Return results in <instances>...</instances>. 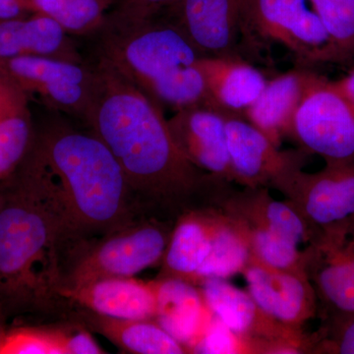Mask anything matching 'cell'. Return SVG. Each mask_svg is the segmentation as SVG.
<instances>
[{
	"mask_svg": "<svg viewBox=\"0 0 354 354\" xmlns=\"http://www.w3.org/2000/svg\"><path fill=\"white\" fill-rule=\"evenodd\" d=\"M86 128L116 158L147 213L177 216L208 195L215 176L187 160L169 131L164 109L100 58Z\"/></svg>",
	"mask_w": 354,
	"mask_h": 354,
	"instance_id": "6da1fadb",
	"label": "cell"
},
{
	"mask_svg": "<svg viewBox=\"0 0 354 354\" xmlns=\"http://www.w3.org/2000/svg\"><path fill=\"white\" fill-rule=\"evenodd\" d=\"M36 125L23 167L50 193L76 239H94L147 213L116 158L90 129L62 113Z\"/></svg>",
	"mask_w": 354,
	"mask_h": 354,
	"instance_id": "7a4b0ae2",
	"label": "cell"
},
{
	"mask_svg": "<svg viewBox=\"0 0 354 354\" xmlns=\"http://www.w3.org/2000/svg\"><path fill=\"white\" fill-rule=\"evenodd\" d=\"M0 191V302L6 313L67 315L62 260L75 235L50 193L22 165Z\"/></svg>",
	"mask_w": 354,
	"mask_h": 354,
	"instance_id": "3957f363",
	"label": "cell"
},
{
	"mask_svg": "<svg viewBox=\"0 0 354 354\" xmlns=\"http://www.w3.org/2000/svg\"><path fill=\"white\" fill-rule=\"evenodd\" d=\"M86 39L90 57L106 62L162 109L211 108L200 68L205 55L162 14L133 22L104 19Z\"/></svg>",
	"mask_w": 354,
	"mask_h": 354,
	"instance_id": "277c9868",
	"label": "cell"
},
{
	"mask_svg": "<svg viewBox=\"0 0 354 354\" xmlns=\"http://www.w3.org/2000/svg\"><path fill=\"white\" fill-rule=\"evenodd\" d=\"M176 220L144 214L101 236L70 242L62 254L60 291L97 279L134 277L162 264Z\"/></svg>",
	"mask_w": 354,
	"mask_h": 354,
	"instance_id": "5b68a950",
	"label": "cell"
},
{
	"mask_svg": "<svg viewBox=\"0 0 354 354\" xmlns=\"http://www.w3.org/2000/svg\"><path fill=\"white\" fill-rule=\"evenodd\" d=\"M274 44L290 51L297 66L337 64L309 0H242L239 48L252 55Z\"/></svg>",
	"mask_w": 354,
	"mask_h": 354,
	"instance_id": "8992f818",
	"label": "cell"
},
{
	"mask_svg": "<svg viewBox=\"0 0 354 354\" xmlns=\"http://www.w3.org/2000/svg\"><path fill=\"white\" fill-rule=\"evenodd\" d=\"M0 78L37 97L51 111L85 125L97 83L92 60L66 62L57 58L23 57L0 62Z\"/></svg>",
	"mask_w": 354,
	"mask_h": 354,
	"instance_id": "52a82bcc",
	"label": "cell"
},
{
	"mask_svg": "<svg viewBox=\"0 0 354 354\" xmlns=\"http://www.w3.org/2000/svg\"><path fill=\"white\" fill-rule=\"evenodd\" d=\"M291 137L325 162L354 160L353 102L321 76L298 109Z\"/></svg>",
	"mask_w": 354,
	"mask_h": 354,
	"instance_id": "ba28073f",
	"label": "cell"
},
{
	"mask_svg": "<svg viewBox=\"0 0 354 354\" xmlns=\"http://www.w3.org/2000/svg\"><path fill=\"white\" fill-rule=\"evenodd\" d=\"M214 315L237 334L262 344L264 354L312 353L315 333L288 327L265 313L255 300L225 279H205L199 286Z\"/></svg>",
	"mask_w": 354,
	"mask_h": 354,
	"instance_id": "9c48e42d",
	"label": "cell"
},
{
	"mask_svg": "<svg viewBox=\"0 0 354 354\" xmlns=\"http://www.w3.org/2000/svg\"><path fill=\"white\" fill-rule=\"evenodd\" d=\"M230 165L234 183L249 188H279L304 169L309 153L281 151L241 115L225 114Z\"/></svg>",
	"mask_w": 354,
	"mask_h": 354,
	"instance_id": "30bf717a",
	"label": "cell"
},
{
	"mask_svg": "<svg viewBox=\"0 0 354 354\" xmlns=\"http://www.w3.org/2000/svg\"><path fill=\"white\" fill-rule=\"evenodd\" d=\"M230 183L221 180L216 184L209 195V204L216 205L246 228L268 230L302 250L315 243L321 228L312 225L288 200L277 201L269 188L235 190Z\"/></svg>",
	"mask_w": 354,
	"mask_h": 354,
	"instance_id": "8fae6325",
	"label": "cell"
},
{
	"mask_svg": "<svg viewBox=\"0 0 354 354\" xmlns=\"http://www.w3.org/2000/svg\"><path fill=\"white\" fill-rule=\"evenodd\" d=\"M279 192L315 227L354 216V160L326 162L321 171L295 172Z\"/></svg>",
	"mask_w": 354,
	"mask_h": 354,
	"instance_id": "7c38bea8",
	"label": "cell"
},
{
	"mask_svg": "<svg viewBox=\"0 0 354 354\" xmlns=\"http://www.w3.org/2000/svg\"><path fill=\"white\" fill-rule=\"evenodd\" d=\"M242 274L249 295L279 322L301 329L316 315L318 297L307 272L277 269L252 255Z\"/></svg>",
	"mask_w": 354,
	"mask_h": 354,
	"instance_id": "4fadbf2b",
	"label": "cell"
},
{
	"mask_svg": "<svg viewBox=\"0 0 354 354\" xmlns=\"http://www.w3.org/2000/svg\"><path fill=\"white\" fill-rule=\"evenodd\" d=\"M241 4L242 0H176L160 14L178 26L205 57H239Z\"/></svg>",
	"mask_w": 354,
	"mask_h": 354,
	"instance_id": "5bb4252c",
	"label": "cell"
},
{
	"mask_svg": "<svg viewBox=\"0 0 354 354\" xmlns=\"http://www.w3.org/2000/svg\"><path fill=\"white\" fill-rule=\"evenodd\" d=\"M184 157L200 171L234 183L228 152L225 114L209 106L180 109L167 120Z\"/></svg>",
	"mask_w": 354,
	"mask_h": 354,
	"instance_id": "9a60e30c",
	"label": "cell"
},
{
	"mask_svg": "<svg viewBox=\"0 0 354 354\" xmlns=\"http://www.w3.org/2000/svg\"><path fill=\"white\" fill-rule=\"evenodd\" d=\"M225 218L213 204L192 205L177 216L158 279H178L197 286L198 272L208 258L214 237Z\"/></svg>",
	"mask_w": 354,
	"mask_h": 354,
	"instance_id": "2e32d148",
	"label": "cell"
},
{
	"mask_svg": "<svg viewBox=\"0 0 354 354\" xmlns=\"http://www.w3.org/2000/svg\"><path fill=\"white\" fill-rule=\"evenodd\" d=\"M321 75L309 67L295 68L268 81L259 97L247 109L243 118L281 148L291 137L298 109Z\"/></svg>",
	"mask_w": 354,
	"mask_h": 354,
	"instance_id": "e0dca14e",
	"label": "cell"
},
{
	"mask_svg": "<svg viewBox=\"0 0 354 354\" xmlns=\"http://www.w3.org/2000/svg\"><path fill=\"white\" fill-rule=\"evenodd\" d=\"M60 295L72 307L101 315L133 320H155L157 298L153 281L133 278H106L76 288H65Z\"/></svg>",
	"mask_w": 354,
	"mask_h": 354,
	"instance_id": "ac0fdd59",
	"label": "cell"
},
{
	"mask_svg": "<svg viewBox=\"0 0 354 354\" xmlns=\"http://www.w3.org/2000/svg\"><path fill=\"white\" fill-rule=\"evenodd\" d=\"M23 57L87 62L75 37L48 16L38 13L0 21V62Z\"/></svg>",
	"mask_w": 354,
	"mask_h": 354,
	"instance_id": "d6986e66",
	"label": "cell"
},
{
	"mask_svg": "<svg viewBox=\"0 0 354 354\" xmlns=\"http://www.w3.org/2000/svg\"><path fill=\"white\" fill-rule=\"evenodd\" d=\"M157 298L155 320L192 353L213 320L199 286L178 279L153 281Z\"/></svg>",
	"mask_w": 354,
	"mask_h": 354,
	"instance_id": "ffe728a7",
	"label": "cell"
},
{
	"mask_svg": "<svg viewBox=\"0 0 354 354\" xmlns=\"http://www.w3.org/2000/svg\"><path fill=\"white\" fill-rule=\"evenodd\" d=\"M211 108L243 116L259 97L268 79L241 57H204L200 60Z\"/></svg>",
	"mask_w": 354,
	"mask_h": 354,
	"instance_id": "44dd1931",
	"label": "cell"
},
{
	"mask_svg": "<svg viewBox=\"0 0 354 354\" xmlns=\"http://www.w3.org/2000/svg\"><path fill=\"white\" fill-rule=\"evenodd\" d=\"M67 317L104 335L125 353H188L183 344L156 320L113 318L77 306L71 309Z\"/></svg>",
	"mask_w": 354,
	"mask_h": 354,
	"instance_id": "7402d4cb",
	"label": "cell"
},
{
	"mask_svg": "<svg viewBox=\"0 0 354 354\" xmlns=\"http://www.w3.org/2000/svg\"><path fill=\"white\" fill-rule=\"evenodd\" d=\"M306 272L317 297L329 312L354 313V272L334 242L324 234L308 248Z\"/></svg>",
	"mask_w": 354,
	"mask_h": 354,
	"instance_id": "603a6c76",
	"label": "cell"
},
{
	"mask_svg": "<svg viewBox=\"0 0 354 354\" xmlns=\"http://www.w3.org/2000/svg\"><path fill=\"white\" fill-rule=\"evenodd\" d=\"M29 101L22 91L0 78V185L16 174L34 141L36 124Z\"/></svg>",
	"mask_w": 354,
	"mask_h": 354,
	"instance_id": "cb8c5ba5",
	"label": "cell"
},
{
	"mask_svg": "<svg viewBox=\"0 0 354 354\" xmlns=\"http://www.w3.org/2000/svg\"><path fill=\"white\" fill-rule=\"evenodd\" d=\"M251 257L252 249L245 227L225 213L211 252L198 272L197 286L207 279H227L242 274Z\"/></svg>",
	"mask_w": 354,
	"mask_h": 354,
	"instance_id": "d4e9b609",
	"label": "cell"
},
{
	"mask_svg": "<svg viewBox=\"0 0 354 354\" xmlns=\"http://www.w3.org/2000/svg\"><path fill=\"white\" fill-rule=\"evenodd\" d=\"M32 13L48 16L72 37L88 38L101 27L115 0H26Z\"/></svg>",
	"mask_w": 354,
	"mask_h": 354,
	"instance_id": "484cf974",
	"label": "cell"
},
{
	"mask_svg": "<svg viewBox=\"0 0 354 354\" xmlns=\"http://www.w3.org/2000/svg\"><path fill=\"white\" fill-rule=\"evenodd\" d=\"M332 41L337 64L354 57V0H309Z\"/></svg>",
	"mask_w": 354,
	"mask_h": 354,
	"instance_id": "4316f807",
	"label": "cell"
},
{
	"mask_svg": "<svg viewBox=\"0 0 354 354\" xmlns=\"http://www.w3.org/2000/svg\"><path fill=\"white\" fill-rule=\"evenodd\" d=\"M246 230L256 259L277 269L306 272L308 249L302 250L292 242L268 230L261 228H246Z\"/></svg>",
	"mask_w": 354,
	"mask_h": 354,
	"instance_id": "83f0119b",
	"label": "cell"
},
{
	"mask_svg": "<svg viewBox=\"0 0 354 354\" xmlns=\"http://www.w3.org/2000/svg\"><path fill=\"white\" fill-rule=\"evenodd\" d=\"M0 354H64L57 328L22 327L7 329L0 339Z\"/></svg>",
	"mask_w": 354,
	"mask_h": 354,
	"instance_id": "f1b7e54d",
	"label": "cell"
},
{
	"mask_svg": "<svg viewBox=\"0 0 354 354\" xmlns=\"http://www.w3.org/2000/svg\"><path fill=\"white\" fill-rule=\"evenodd\" d=\"M192 353L263 354L262 344L230 330L214 315L206 332L193 348Z\"/></svg>",
	"mask_w": 354,
	"mask_h": 354,
	"instance_id": "f546056e",
	"label": "cell"
},
{
	"mask_svg": "<svg viewBox=\"0 0 354 354\" xmlns=\"http://www.w3.org/2000/svg\"><path fill=\"white\" fill-rule=\"evenodd\" d=\"M316 334L313 353L354 354V313L329 312L327 322Z\"/></svg>",
	"mask_w": 354,
	"mask_h": 354,
	"instance_id": "4dcf8cb0",
	"label": "cell"
},
{
	"mask_svg": "<svg viewBox=\"0 0 354 354\" xmlns=\"http://www.w3.org/2000/svg\"><path fill=\"white\" fill-rule=\"evenodd\" d=\"M176 0H115L106 19L114 22H133L150 19L169 8Z\"/></svg>",
	"mask_w": 354,
	"mask_h": 354,
	"instance_id": "1f68e13d",
	"label": "cell"
},
{
	"mask_svg": "<svg viewBox=\"0 0 354 354\" xmlns=\"http://www.w3.org/2000/svg\"><path fill=\"white\" fill-rule=\"evenodd\" d=\"M64 354L106 353L95 342L90 330L77 321L55 325Z\"/></svg>",
	"mask_w": 354,
	"mask_h": 354,
	"instance_id": "d6a6232c",
	"label": "cell"
},
{
	"mask_svg": "<svg viewBox=\"0 0 354 354\" xmlns=\"http://www.w3.org/2000/svg\"><path fill=\"white\" fill-rule=\"evenodd\" d=\"M322 230L342 251L354 272V216Z\"/></svg>",
	"mask_w": 354,
	"mask_h": 354,
	"instance_id": "836d02e7",
	"label": "cell"
},
{
	"mask_svg": "<svg viewBox=\"0 0 354 354\" xmlns=\"http://www.w3.org/2000/svg\"><path fill=\"white\" fill-rule=\"evenodd\" d=\"M32 12L26 0H0V21L27 17Z\"/></svg>",
	"mask_w": 354,
	"mask_h": 354,
	"instance_id": "e575fe53",
	"label": "cell"
},
{
	"mask_svg": "<svg viewBox=\"0 0 354 354\" xmlns=\"http://www.w3.org/2000/svg\"><path fill=\"white\" fill-rule=\"evenodd\" d=\"M335 85L354 104V67L348 75L339 80L334 81Z\"/></svg>",
	"mask_w": 354,
	"mask_h": 354,
	"instance_id": "d590c367",
	"label": "cell"
},
{
	"mask_svg": "<svg viewBox=\"0 0 354 354\" xmlns=\"http://www.w3.org/2000/svg\"><path fill=\"white\" fill-rule=\"evenodd\" d=\"M6 309H4L3 305L0 302V339H1L2 335H3L7 330L6 327Z\"/></svg>",
	"mask_w": 354,
	"mask_h": 354,
	"instance_id": "8d00e7d4",
	"label": "cell"
},
{
	"mask_svg": "<svg viewBox=\"0 0 354 354\" xmlns=\"http://www.w3.org/2000/svg\"><path fill=\"white\" fill-rule=\"evenodd\" d=\"M2 204H3V195H2V192L0 191V212H1Z\"/></svg>",
	"mask_w": 354,
	"mask_h": 354,
	"instance_id": "74e56055",
	"label": "cell"
}]
</instances>
